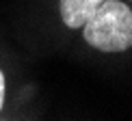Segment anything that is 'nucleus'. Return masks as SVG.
I'll return each mask as SVG.
<instances>
[{
    "instance_id": "nucleus-1",
    "label": "nucleus",
    "mask_w": 132,
    "mask_h": 121,
    "mask_svg": "<svg viewBox=\"0 0 132 121\" xmlns=\"http://www.w3.org/2000/svg\"><path fill=\"white\" fill-rule=\"evenodd\" d=\"M89 46L102 52H123L132 48V9L121 0H104L82 26Z\"/></svg>"
},
{
    "instance_id": "nucleus-2",
    "label": "nucleus",
    "mask_w": 132,
    "mask_h": 121,
    "mask_svg": "<svg viewBox=\"0 0 132 121\" xmlns=\"http://www.w3.org/2000/svg\"><path fill=\"white\" fill-rule=\"evenodd\" d=\"M104 0H61V18L69 28H82Z\"/></svg>"
},
{
    "instance_id": "nucleus-3",
    "label": "nucleus",
    "mask_w": 132,
    "mask_h": 121,
    "mask_svg": "<svg viewBox=\"0 0 132 121\" xmlns=\"http://www.w3.org/2000/svg\"><path fill=\"white\" fill-rule=\"evenodd\" d=\"M2 104H4V76L0 71V108H2Z\"/></svg>"
}]
</instances>
